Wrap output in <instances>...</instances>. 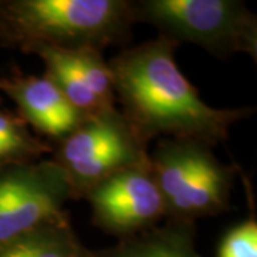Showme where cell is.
Instances as JSON below:
<instances>
[{"mask_svg":"<svg viewBox=\"0 0 257 257\" xmlns=\"http://www.w3.org/2000/svg\"><path fill=\"white\" fill-rule=\"evenodd\" d=\"M135 23L160 37L193 43L219 57L247 53L257 59V18L239 0H133Z\"/></svg>","mask_w":257,"mask_h":257,"instance_id":"obj_4","label":"cell"},{"mask_svg":"<svg viewBox=\"0 0 257 257\" xmlns=\"http://www.w3.org/2000/svg\"><path fill=\"white\" fill-rule=\"evenodd\" d=\"M250 213L246 219L231 226L221 237L217 257H257V219L254 199L250 184L246 183Z\"/></svg>","mask_w":257,"mask_h":257,"instance_id":"obj_13","label":"cell"},{"mask_svg":"<svg viewBox=\"0 0 257 257\" xmlns=\"http://www.w3.org/2000/svg\"><path fill=\"white\" fill-rule=\"evenodd\" d=\"M79 243L72 221L67 220L0 243V257H72Z\"/></svg>","mask_w":257,"mask_h":257,"instance_id":"obj_11","label":"cell"},{"mask_svg":"<svg viewBox=\"0 0 257 257\" xmlns=\"http://www.w3.org/2000/svg\"><path fill=\"white\" fill-rule=\"evenodd\" d=\"M177 47L176 42L159 36L114 56L107 62L114 97L123 116L147 142L165 136L214 146L253 109H216L203 101L176 63Z\"/></svg>","mask_w":257,"mask_h":257,"instance_id":"obj_1","label":"cell"},{"mask_svg":"<svg viewBox=\"0 0 257 257\" xmlns=\"http://www.w3.org/2000/svg\"><path fill=\"white\" fill-rule=\"evenodd\" d=\"M92 220L119 240L153 229L165 219V203L150 165L109 176L83 194Z\"/></svg>","mask_w":257,"mask_h":257,"instance_id":"obj_7","label":"cell"},{"mask_svg":"<svg viewBox=\"0 0 257 257\" xmlns=\"http://www.w3.org/2000/svg\"><path fill=\"white\" fill-rule=\"evenodd\" d=\"M0 92L16 104V113L29 127L52 146L67 138L86 119L46 74H26L13 69L8 76H0Z\"/></svg>","mask_w":257,"mask_h":257,"instance_id":"obj_9","label":"cell"},{"mask_svg":"<svg viewBox=\"0 0 257 257\" xmlns=\"http://www.w3.org/2000/svg\"><path fill=\"white\" fill-rule=\"evenodd\" d=\"M72 257H97V254H96V251H92L87 247H84L82 243H79L74 248Z\"/></svg>","mask_w":257,"mask_h":257,"instance_id":"obj_14","label":"cell"},{"mask_svg":"<svg viewBox=\"0 0 257 257\" xmlns=\"http://www.w3.org/2000/svg\"><path fill=\"white\" fill-rule=\"evenodd\" d=\"M210 145L163 138L150 153V170L165 203L166 220L193 223L230 207L239 167L224 165Z\"/></svg>","mask_w":257,"mask_h":257,"instance_id":"obj_3","label":"cell"},{"mask_svg":"<svg viewBox=\"0 0 257 257\" xmlns=\"http://www.w3.org/2000/svg\"><path fill=\"white\" fill-rule=\"evenodd\" d=\"M97 257H202L194 243V224L166 220L153 229L127 239L116 246L96 251Z\"/></svg>","mask_w":257,"mask_h":257,"instance_id":"obj_10","label":"cell"},{"mask_svg":"<svg viewBox=\"0 0 257 257\" xmlns=\"http://www.w3.org/2000/svg\"><path fill=\"white\" fill-rule=\"evenodd\" d=\"M67 200H74L72 186L52 159L0 169V243L70 220Z\"/></svg>","mask_w":257,"mask_h":257,"instance_id":"obj_6","label":"cell"},{"mask_svg":"<svg viewBox=\"0 0 257 257\" xmlns=\"http://www.w3.org/2000/svg\"><path fill=\"white\" fill-rule=\"evenodd\" d=\"M52 152L53 146L33 135L26 121L0 99V169L36 162Z\"/></svg>","mask_w":257,"mask_h":257,"instance_id":"obj_12","label":"cell"},{"mask_svg":"<svg viewBox=\"0 0 257 257\" xmlns=\"http://www.w3.org/2000/svg\"><path fill=\"white\" fill-rule=\"evenodd\" d=\"M35 55L45 64V74L86 117L116 107L110 67L100 50L45 47Z\"/></svg>","mask_w":257,"mask_h":257,"instance_id":"obj_8","label":"cell"},{"mask_svg":"<svg viewBox=\"0 0 257 257\" xmlns=\"http://www.w3.org/2000/svg\"><path fill=\"white\" fill-rule=\"evenodd\" d=\"M130 0H0V46L23 53L96 49L130 42Z\"/></svg>","mask_w":257,"mask_h":257,"instance_id":"obj_2","label":"cell"},{"mask_svg":"<svg viewBox=\"0 0 257 257\" xmlns=\"http://www.w3.org/2000/svg\"><path fill=\"white\" fill-rule=\"evenodd\" d=\"M50 159L67 176L74 200H82L84 193L109 176L150 165L149 142L116 107L86 117L53 146Z\"/></svg>","mask_w":257,"mask_h":257,"instance_id":"obj_5","label":"cell"}]
</instances>
